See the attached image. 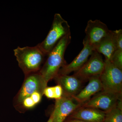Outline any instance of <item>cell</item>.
Here are the masks:
<instances>
[{"mask_svg":"<svg viewBox=\"0 0 122 122\" xmlns=\"http://www.w3.org/2000/svg\"><path fill=\"white\" fill-rule=\"evenodd\" d=\"M89 81V83L83 89L72 97L81 105L89 100L92 96L103 90L99 76L93 77L90 79Z\"/></svg>","mask_w":122,"mask_h":122,"instance_id":"4fadbf2b","label":"cell"},{"mask_svg":"<svg viewBox=\"0 0 122 122\" xmlns=\"http://www.w3.org/2000/svg\"><path fill=\"white\" fill-rule=\"evenodd\" d=\"M105 66V61L101 54L94 51L90 59L73 75L81 81H89L93 77L100 76Z\"/></svg>","mask_w":122,"mask_h":122,"instance_id":"5b68a950","label":"cell"},{"mask_svg":"<svg viewBox=\"0 0 122 122\" xmlns=\"http://www.w3.org/2000/svg\"><path fill=\"white\" fill-rule=\"evenodd\" d=\"M105 61V68L99 76L102 91L122 93V70L114 65L110 61Z\"/></svg>","mask_w":122,"mask_h":122,"instance_id":"277c9868","label":"cell"},{"mask_svg":"<svg viewBox=\"0 0 122 122\" xmlns=\"http://www.w3.org/2000/svg\"><path fill=\"white\" fill-rule=\"evenodd\" d=\"M83 47L81 52L69 64H66L59 70L58 74L69 75L78 70L86 62L88 58L94 51V47L84 39Z\"/></svg>","mask_w":122,"mask_h":122,"instance_id":"30bf717a","label":"cell"},{"mask_svg":"<svg viewBox=\"0 0 122 122\" xmlns=\"http://www.w3.org/2000/svg\"><path fill=\"white\" fill-rule=\"evenodd\" d=\"M105 114V112L99 109L81 106L70 116L86 122H104Z\"/></svg>","mask_w":122,"mask_h":122,"instance_id":"7c38bea8","label":"cell"},{"mask_svg":"<svg viewBox=\"0 0 122 122\" xmlns=\"http://www.w3.org/2000/svg\"><path fill=\"white\" fill-rule=\"evenodd\" d=\"M44 94L48 98L55 99V94L54 87H46L44 92Z\"/></svg>","mask_w":122,"mask_h":122,"instance_id":"d6986e66","label":"cell"},{"mask_svg":"<svg viewBox=\"0 0 122 122\" xmlns=\"http://www.w3.org/2000/svg\"><path fill=\"white\" fill-rule=\"evenodd\" d=\"M94 49L99 53L103 55L105 60L110 61L112 55L116 50L112 30H110L107 35L95 46Z\"/></svg>","mask_w":122,"mask_h":122,"instance_id":"5bb4252c","label":"cell"},{"mask_svg":"<svg viewBox=\"0 0 122 122\" xmlns=\"http://www.w3.org/2000/svg\"><path fill=\"white\" fill-rule=\"evenodd\" d=\"M55 94V99H56L61 98L63 95V91L61 86L60 85H57L53 86Z\"/></svg>","mask_w":122,"mask_h":122,"instance_id":"ffe728a7","label":"cell"},{"mask_svg":"<svg viewBox=\"0 0 122 122\" xmlns=\"http://www.w3.org/2000/svg\"><path fill=\"white\" fill-rule=\"evenodd\" d=\"M19 67L25 75L39 71L47 55L37 45L34 46H18L14 50Z\"/></svg>","mask_w":122,"mask_h":122,"instance_id":"7a4b0ae2","label":"cell"},{"mask_svg":"<svg viewBox=\"0 0 122 122\" xmlns=\"http://www.w3.org/2000/svg\"><path fill=\"white\" fill-rule=\"evenodd\" d=\"M110 30L107 25L100 20H90L85 29L86 35L84 39L94 48L107 35Z\"/></svg>","mask_w":122,"mask_h":122,"instance_id":"9c48e42d","label":"cell"},{"mask_svg":"<svg viewBox=\"0 0 122 122\" xmlns=\"http://www.w3.org/2000/svg\"><path fill=\"white\" fill-rule=\"evenodd\" d=\"M122 98V93L102 91L82 104L81 107L95 108L106 112L116 107L118 100Z\"/></svg>","mask_w":122,"mask_h":122,"instance_id":"52a82bcc","label":"cell"},{"mask_svg":"<svg viewBox=\"0 0 122 122\" xmlns=\"http://www.w3.org/2000/svg\"><path fill=\"white\" fill-rule=\"evenodd\" d=\"M71 33L68 22L61 14H55L52 26L48 35L44 41L37 45L48 55L61 39Z\"/></svg>","mask_w":122,"mask_h":122,"instance_id":"3957f363","label":"cell"},{"mask_svg":"<svg viewBox=\"0 0 122 122\" xmlns=\"http://www.w3.org/2000/svg\"><path fill=\"white\" fill-rule=\"evenodd\" d=\"M54 79L61 86L63 95L71 97L78 93L83 82L73 75L58 74Z\"/></svg>","mask_w":122,"mask_h":122,"instance_id":"8fae6325","label":"cell"},{"mask_svg":"<svg viewBox=\"0 0 122 122\" xmlns=\"http://www.w3.org/2000/svg\"><path fill=\"white\" fill-rule=\"evenodd\" d=\"M47 86L39 71L25 75L22 87L18 94L17 102L21 104L25 99L36 92L44 94V90Z\"/></svg>","mask_w":122,"mask_h":122,"instance_id":"8992f818","label":"cell"},{"mask_svg":"<svg viewBox=\"0 0 122 122\" xmlns=\"http://www.w3.org/2000/svg\"><path fill=\"white\" fill-rule=\"evenodd\" d=\"M71 40L70 33L62 38L47 55L45 62L39 71L47 85L49 81L57 76L60 69L66 64L64 56Z\"/></svg>","mask_w":122,"mask_h":122,"instance_id":"6da1fadb","label":"cell"},{"mask_svg":"<svg viewBox=\"0 0 122 122\" xmlns=\"http://www.w3.org/2000/svg\"><path fill=\"white\" fill-rule=\"evenodd\" d=\"M73 119V118H72ZM67 122H86L84 121H82L79 119H72L69 120Z\"/></svg>","mask_w":122,"mask_h":122,"instance_id":"44dd1931","label":"cell"},{"mask_svg":"<svg viewBox=\"0 0 122 122\" xmlns=\"http://www.w3.org/2000/svg\"><path fill=\"white\" fill-rule=\"evenodd\" d=\"M113 38L116 50H122V30H112Z\"/></svg>","mask_w":122,"mask_h":122,"instance_id":"e0dca14e","label":"cell"},{"mask_svg":"<svg viewBox=\"0 0 122 122\" xmlns=\"http://www.w3.org/2000/svg\"><path fill=\"white\" fill-rule=\"evenodd\" d=\"M104 122H122V110L116 107L106 112Z\"/></svg>","mask_w":122,"mask_h":122,"instance_id":"9a60e30c","label":"cell"},{"mask_svg":"<svg viewBox=\"0 0 122 122\" xmlns=\"http://www.w3.org/2000/svg\"><path fill=\"white\" fill-rule=\"evenodd\" d=\"M53 115L52 113L50 116V117L49 119V120H48L47 122H53Z\"/></svg>","mask_w":122,"mask_h":122,"instance_id":"7402d4cb","label":"cell"},{"mask_svg":"<svg viewBox=\"0 0 122 122\" xmlns=\"http://www.w3.org/2000/svg\"><path fill=\"white\" fill-rule=\"evenodd\" d=\"M21 104H22L24 107L27 109H31L36 105L30 96L25 99Z\"/></svg>","mask_w":122,"mask_h":122,"instance_id":"ac0fdd59","label":"cell"},{"mask_svg":"<svg viewBox=\"0 0 122 122\" xmlns=\"http://www.w3.org/2000/svg\"><path fill=\"white\" fill-rule=\"evenodd\" d=\"M110 61L116 67L122 70V50H116Z\"/></svg>","mask_w":122,"mask_h":122,"instance_id":"2e32d148","label":"cell"},{"mask_svg":"<svg viewBox=\"0 0 122 122\" xmlns=\"http://www.w3.org/2000/svg\"><path fill=\"white\" fill-rule=\"evenodd\" d=\"M72 97L63 96L55 102L53 122H63L66 118L81 106Z\"/></svg>","mask_w":122,"mask_h":122,"instance_id":"ba28073f","label":"cell"}]
</instances>
